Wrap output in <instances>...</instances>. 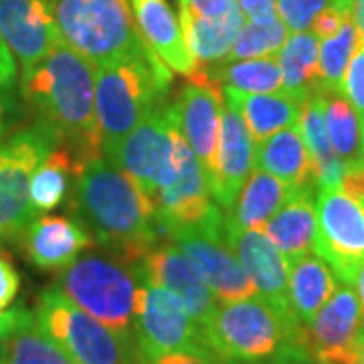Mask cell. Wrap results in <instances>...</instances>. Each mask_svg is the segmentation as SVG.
Returning a JSON list of instances; mask_svg holds the SVG:
<instances>
[{
	"label": "cell",
	"instance_id": "5",
	"mask_svg": "<svg viewBox=\"0 0 364 364\" xmlns=\"http://www.w3.org/2000/svg\"><path fill=\"white\" fill-rule=\"evenodd\" d=\"M61 43L95 67L152 51L138 33L128 0H57Z\"/></svg>",
	"mask_w": 364,
	"mask_h": 364
},
{
	"label": "cell",
	"instance_id": "37",
	"mask_svg": "<svg viewBox=\"0 0 364 364\" xmlns=\"http://www.w3.org/2000/svg\"><path fill=\"white\" fill-rule=\"evenodd\" d=\"M140 364H229L221 360L215 352H164V354H156L150 358H140Z\"/></svg>",
	"mask_w": 364,
	"mask_h": 364
},
{
	"label": "cell",
	"instance_id": "12",
	"mask_svg": "<svg viewBox=\"0 0 364 364\" xmlns=\"http://www.w3.org/2000/svg\"><path fill=\"white\" fill-rule=\"evenodd\" d=\"M316 253L330 265L340 284H354L364 261V203L340 188L316 195Z\"/></svg>",
	"mask_w": 364,
	"mask_h": 364
},
{
	"label": "cell",
	"instance_id": "1",
	"mask_svg": "<svg viewBox=\"0 0 364 364\" xmlns=\"http://www.w3.org/2000/svg\"><path fill=\"white\" fill-rule=\"evenodd\" d=\"M69 208L91 237L128 267L166 237L152 198L104 158L83 168L69 195Z\"/></svg>",
	"mask_w": 364,
	"mask_h": 364
},
{
	"label": "cell",
	"instance_id": "19",
	"mask_svg": "<svg viewBox=\"0 0 364 364\" xmlns=\"http://www.w3.org/2000/svg\"><path fill=\"white\" fill-rule=\"evenodd\" d=\"M223 239L237 253V259L257 289V296L267 299L279 312L291 316L287 298L289 263L282 255V251L273 245L263 231L253 229H235L225 225Z\"/></svg>",
	"mask_w": 364,
	"mask_h": 364
},
{
	"label": "cell",
	"instance_id": "25",
	"mask_svg": "<svg viewBox=\"0 0 364 364\" xmlns=\"http://www.w3.org/2000/svg\"><path fill=\"white\" fill-rule=\"evenodd\" d=\"M225 102L241 114L253 144L265 142L284 128L298 124L301 104L291 100L284 91L277 93H243L223 87Z\"/></svg>",
	"mask_w": 364,
	"mask_h": 364
},
{
	"label": "cell",
	"instance_id": "9",
	"mask_svg": "<svg viewBox=\"0 0 364 364\" xmlns=\"http://www.w3.org/2000/svg\"><path fill=\"white\" fill-rule=\"evenodd\" d=\"M132 332L140 358L164 352L210 350L203 326L196 324L181 299L150 282H140L136 291Z\"/></svg>",
	"mask_w": 364,
	"mask_h": 364
},
{
	"label": "cell",
	"instance_id": "29",
	"mask_svg": "<svg viewBox=\"0 0 364 364\" xmlns=\"http://www.w3.org/2000/svg\"><path fill=\"white\" fill-rule=\"evenodd\" d=\"M85 164L65 146H55L31 178V200L37 213L51 210L63 203L71 184L75 186Z\"/></svg>",
	"mask_w": 364,
	"mask_h": 364
},
{
	"label": "cell",
	"instance_id": "4",
	"mask_svg": "<svg viewBox=\"0 0 364 364\" xmlns=\"http://www.w3.org/2000/svg\"><path fill=\"white\" fill-rule=\"evenodd\" d=\"M210 350L225 363L265 360L304 344V326L261 296L219 301L203 326Z\"/></svg>",
	"mask_w": 364,
	"mask_h": 364
},
{
	"label": "cell",
	"instance_id": "28",
	"mask_svg": "<svg viewBox=\"0 0 364 364\" xmlns=\"http://www.w3.org/2000/svg\"><path fill=\"white\" fill-rule=\"evenodd\" d=\"M318 55L320 41L312 31L291 33L275 55L284 77L282 90L298 104H304L314 93H320Z\"/></svg>",
	"mask_w": 364,
	"mask_h": 364
},
{
	"label": "cell",
	"instance_id": "31",
	"mask_svg": "<svg viewBox=\"0 0 364 364\" xmlns=\"http://www.w3.org/2000/svg\"><path fill=\"white\" fill-rule=\"evenodd\" d=\"M4 364H75V360L41 328L35 314L25 312L9 338Z\"/></svg>",
	"mask_w": 364,
	"mask_h": 364
},
{
	"label": "cell",
	"instance_id": "23",
	"mask_svg": "<svg viewBox=\"0 0 364 364\" xmlns=\"http://www.w3.org/2000/svg\"><path fill=\"white\" fill-rule=\"evenodd\" d=\"M257 168L273 174L287 184L294 193L318 191L314 178V162L310 150L304 142L298 124L284 128L265 142L255 146Z\"/></svg>",
	"mask_w": 364,
	"mask_h": 364
},
{
	"label": "cell",
	"instance_id": "47",
	"mask_svg": "<svg viewBox=\"0 0 364 364\" xmlns=\"http://www.w3.org/2000/svg\"><path fill=\"white\" fill-rule=\"evenodd\" d=\"M352 287L356 289V296L360 299V308H363L364 314V261L360 263V267H358V272H356V277H354V284Z\"/></svg>",
	"mask_w": 364,
	"mask_h": 364
},
{
	"label": "cell",
	"instance_id": "2",
	"mask_svg": "<svg viewBox=\"0 0 364 364\" xmlns=\"http://www.w3.org/2000/svg\"><path fill=\"white\" fill-rule=\"evenodd\" d=\"M21 91L37 122L57 136L87 166L102 158V132L95 117V65L59 43L43 61L23 71Z\"/></svg>",
	"mask_w": 364,
	"mask_h": 364
},
{
	"label": "cell",
	"instance_id": "48",
	"mask_svg": "<svg viewBox=\"0 0 364 364\" xmlns=\"http://www.w3.org/2000/svg\"><path fill=\"white\" fill-rule=\"evenodd\" d=\"M363 162H364V148H363Z\"/></svg>",
	"mask_w": 364,
	"mask_h": 364
},
{
	"label": "cell",
	"instance_id": "46",
	"mask_svg": "<svg viewBox=\"0 0 364 364\" xmlns=\"http://www.w3.org/2000/svg\"><path fill=\"white\" fill-rule=\"evenodd\" d=\"M301 344V342H299ZM294 346V344H291ZM291 346H287L284 350L279 352V354H275L272 358H265V360H241V363H229V364H291L289 363V348Z\"/></svg>",
	"mask_w": 364,
	"mask_h": 364
},
{
	"label": "cell",
	"instance_id": "11",
	"mask_svg": "<svg viewBox=\"0 0 364 364\" xmlns=\"http://www.w3.org/2000/svg\"><path fill=\"white\" fill-rule=\"evenodd\" d=\"M225 215L215 213L207 223L196 227H170L166 237L186 255L196 273L205 279L219 301H233L257 296L243 265L223 239Z\"/></svg>",
	"mask_w": 364,
	"mask_h": 364
},
{
	"label": "cell",
	"instance_id": "30",
	"mask_svg": "<svg viewBox=\"0 0 364 364\" xmlns=\"http://www.w3.org/2000/svg\"><path fill=\"white\" fill-rule=\"evenodd\" d=\"M324 119L328 138L334 154L346 164L354 166L363 162L364 132L358 114L340 91H322Z\"/></svg>",
	"mask_w": 364,
	"mask_h": 364
},
{
	"label": "cell",
	"instance_id": "42",
	"mask_svg": "<svg viewBox=\"0 0 364 364\" xmlns=\"http://www.w3.org/2000/svg\"><path fill=\"white\" fill-rule=\"evenodd\" d=\"M186 2L203 16H217L225 13L235 0H186Z\"/></svg>",
	"mask_w": 364,
	"mask_h": 364
},
{
	"label": "cell",
	"instance_id": "36",
	"mask_svg": "<svg viewBox=\"0 0 364 364\" xmlns=\"http://www.w3.org/2000/svg\"><path fill=\"white\" fill-rule=\"evenodd\" d=\"M340 93L350 102L354 112L358 114V119L363 124L364 132V41H358L350 63L346 67V73L340 85Z\"/></svg>",
	"mask_w": 364,
	"mask_h": 364
},
{
	"label": "cell",
	"instance_id": "6",
	"mask_svg": "<svg viewBox=\"0 0 364 364\" xmlns=\"http://www.w3.org/2000/svg\"><path fill=\"white\" fill-rule=\"evenodd\" d=\"M138 286L140 282L132 267L117 257L100 253L79 255L55 282V289L79 310L122 334H134L132 326Z\"/></svg>",
	"mask_w": 364,
	"mask_h": 364
},
{
	"label": "cell",
	"instance_id": "39",
	"mask_svg": "<svg viewBox=\"0 0 364 364\" xmlns=\"http://www.w3.org/2000/svg\"><path fill=\"white\" fill-rule=\"evenodd\" d=\"M249 23H267L277 18L275 0H235Z\"/></svg>",
	"mask_w": 364,
	"mask_h": 364
},
{
	"label": "cell",
	"instance_id": "13",
	"mask_svg": "<svg viewBox=\"0 0 364 364\" xmlns=\"http://www.w3.org/2000/svg\"><path fill=\"white\" fill-rule=\"evenodd\" d=\"M363 332L364 314L356 289L340 284L304 330V346L316 364H360Z\"/></svg>",
	"mask_w": 364,
	"mask_h": 364
},
{
	"label": "cell",
	"instance_id": "50",
	"mask_svg": "<svg viewBox=\"0 0 364 364\" xmlns=\"http://www.w3.org/2000/svg\"><path fill=\"white\" fill-rule=\"evenodd\" d=\"M332 2H334V0H332Z\"/></svg>",
	"mask_w": 364,
	"mask_h": 364
},
{
	"label": "cell",
	"instance_id": "33",
	"mask_svg": "<svg viewBox=\"0 0 364 364\" xmlns=\"http://www.w3.org/2000/svg\"><path fill=\"white\" fill-rule=\"evenodd\" d=\"M360 41L356 26L348 16L340 31L330 39L320 41L318 55V75H320V93L322 91H340L346 67L350 63L354 49Z\"/></svg>",
	"mask_w": 364,
	"mask_h": 364
},
{
	"label": "cell",
	"instance_id": "34",
	"mask_svg": "<svg viewBox=\"0 0 364 364\" xmlns=\"http://www.w3.org/2000/svg\"><path fill=\"white\" fill-rule=\"evenodd\" d=\"M289 37L287 26L277 18L267 23H245L239 37L235 39L229 61H245V59H259V57H273L277 55L284 43Z\"/></svg>",
	"mask_w": 364,
	"mask_h": 364
},
{
	"label": "cell",
	"instance_id": "41",
	"mask_svg": "<svg viewBox=\"0 0 364 364\" xmlns=\"http://www.w3.org/2000/svg\"><path fill=\"white\" fill-rule=\"evenodd\" d=\"M16 79V63H14V55L6 47V43L0 37V87L11 90Z\"/></svg>",
	"mask_w": 364,
	"mask_h": 364
},
{
	"label": "cell",
	"instance_id": "45",
	"mask_svg": "<svg viewBox=\"0 0 364 364\" xmlns=\"http://www.w3.org/2000/svg\"><path fill=\"white\" fill-rule=\"evenodd\" d=\"M289 363L291 364H316L314 358L310 356V352L306 350L304 344H294L289 348Z\"/></svg>",
	"mask_w": 364,
	"mask_h": 364
},
{
	"label": "cell",
	"instance_id": "20",
	"mask_svg": "<svg viewBox=\"0 0 364 364\" xmlns=\"http://www.w3.org/2000/svg\"><path fill=\"white\" fill-rule=\"evenodd\" d=\"M26 257L43 272H63L93 245L90 231L75 219L39 217L23 233Z\"/></svg>",
	"mask_w": 364,
	"mask_h": 364
},
{
	"label": "cell",
	"instance_id": "27",
	"mask_svg": "<svg viewBox=\"0 0 364 364\" xmlns=\"http://www.w3.org/2000/svg\"><path fill=\"white\" fill-rule=\"evenodd\" d=\"M296 195L287 184L265 170L255 168L243 184L233 208L225 215V225L235 229L263 231L279 208Z\"/></svg>",
	"mask_w": 364,
	"mask_h": 364
},
{
	"label": "cell",
	"instance_id": "14",
	"mask_svg": "<svg viewBox=\"0 0 364 364\" xmlns=\"http://www.w3.org/2000/svg\"><path fill=\"white\" fill-rule=\"evenodd\" d=\"M168 116L184 142L205 166L208 178L215 168L221 134L223 100L221 85L208 75L207 67H200L195 77L188 79L178 97L168 105Z\"/></svg>",
	"mask_w": 364,
	"mask_h": 364
},
{
	"label": "cell",
	"instance_id": "15",
	"mask_svg": "<svg viewBox=\"0 0 364 364\" xmlns=\"http://www.w3.org/2000/svg\"><path fill=\"white\" fill-rule=\"evenodd\" d=\"M176 172L168 186L160 188L154 200L158 219L164 227H196L207 223L219 207L210 203V186L200 160L184 142L178 130L174 134Z\"/></svg>",
	"mask_w": 364,
	"mask_h": 364
},
{
	"label": "cell",
	"instance_id": "21",
	"mask_svg": "<svg viewBox=\"0 0 364 364\" xmlns=\"http://www.w3.org/2000/svg\"><path fill=\"white\" fill-rule=\"evenodd\" d=\"M132 14L144 43L156 53L168 69L186 79L195 77L200 65L191 55L182 35L181 21L166 0H132Z\"/></svg>",
	"mask_w": 364,
	"mask_h": 364
},
{
	"label": "cell",
	"instance_id": "38",
	"mask_svg": "<svg viewBox=\"0 0 364 364\" xmlns=\"http://www.w3.org/2000/svg\"><path fill=\"white\" fill-rule=\"evenodd\" d=\"M21 287V275L6 257L0 255V312H4L16 298Z\"/></svg>",
	"mask_w": 364,
	"mask_h": 364
},
{
	"label": "cell",
	"instance_id": "7",
	"mask_svg": "<svg viewBox=\"0 0 364 364\" xmlns=\"http://www.w3.org/2000/svg\"><path fill=\"white\" fill-rule=\"evenodd\" d=\"M35 316L75 364H140L134 334H122L102 324L55 287L41 294Z\"/></svg>",
	"mask_w": 364,
	"mask_h": 364
},
{
	"label": "cell",
	"instance_id": "35",
	"mask_svg": "<svg viewBox=\"0 0 364 364\" xmlns=\"http://www.w3.org/2000/svg\"><path fill=\"white\" fill-rule=\"evenodd\" d=\"M328 4H332V0H275L277 16L289 33L310 31L316 16Z\"/></svg>",
	"mask_w": 364,
	"mask_h": 364
},
{
	"label": "cell",
	"instance_id": "44",
	"mask_svg": "<svg viewBox=\"0 0 364 364\" xmlns=\"http://www.w3.org/2000/svg\"><path fill=\"white\" fill-rule=\"evenodd\" d=\"M350 18L364 41V0H350Z\"/></svg>",
	"mask_w": 364,
	"mask_h": 364
},
{
	"label": "cell",
	"instance_id": "40",
	"mask_svg": "<svg viewBox=\"0 0 364 364\" xmlns=\"http://www.w3.org/2000/svg\"><path fill=\"white\" fill-rule=\"evenodd\" d=\"M26 310L23 308H14L4 312V316L0 318V364H4V356H6V346H9V338L13 334L14 326L21 322V318L25 316Z\"/></svg>",
	"mask_w": 364,
	"mask_h": 364
},
{
	"label": "cell",
	"instance_id": "26",
	"mask_svg": "<svg viewBox=\"0 0 364 364\" xmlns=\"http://www.w3.org/2000/svg\"><path fill=\"white\" fill-rule=\"evenodd\" d=\"M336 287V275L318 253L289 261L287 298L291 316L299 326L308 328L312 324L316 314L324 308Z\"/></svg>",
	"mask_w": 364,
	"mask_h": 364
},
{
	"label": "cell",
	"instance_id": "49",
	"mask_svg": "<svg viewBox=\"0 0 364 364\" xmlns=\"http://www.w3.org/2000/svg\"><path fill=\"white\" fill-rule=\"evenodd\" d=\"M2 316H4V312H0V318H2Z\"/></svg>",
	"mask_w": 364,
	"mask_h": 364
},
{
	"label": "cell",
	"instance_id": "18",
	"mask_svg": "<svg viewBox=\"0 0 364 364\" xmlns=\"http://www.w3.org/2000/svg\"><path fill=\"white\" fill-rule=\"evenodd\" d=\"M255 164V144L241 114L231 104H223L221 134L215 154V168L208 176L210 196L223 210H231Z\"/></svg>",
	"mask_w": 364,
	"mask_h": 364
},
{
	"label": "cell",
	"instance_id": "10",
	"mask_svg": "<svg viewBox=\"0 0 364 364\" xmlns=\"http://www.w3.org/2000/svg\"><path fill=\"white\" fill-rule=\"evenodd\" d=\"M176 128L170 122L168 104L152 109L134 130L104 154V160L124 170L150 198L168 186L176 172ZM154 203V200H152Z\"/></svg>",
	"mask_w": 364,
	"mask_h": 364
},
{
	"label": "cell",
	"instance_id": "16",
	"mask_svg": "<svg viewBox=\"0 0 364 364\" xmlns=\"http://www.w3.org/2000/svg\"><path fill=\"white\" fill-rule=\"evenodd\" d=\"M130 267L138 282H150L172 291L198 326L207 324L217 308V298L210 287L172 241L154 245Z\"/></svg>",
	"mask_w": 364,
	"mask_h": 364
},
{
	"label": "cell",
	"instance_id": "17",
	"mask_svg": "<svg viewBox=\"0 0 364 364\" xmlns=\"http://www.w3.org/2000/svg\"><path fill=\"white\" fill-rule=\"evenodd\" d=\"M55 4L57 0H0V37L23 71L37 65L61 43Z\"/></svg>",
	"mask_w": 364,
	"mask_h": 364
},
{
	"label": "cell",
	"instance_id": "22",
	"mask_svg": "<svg viewBox=\"0 0 364 364\" xmlns=\"http://www.w3.org/2000/svg\"><path fill=\"white\" fill-rule=\"evenodd\" d=\"M245 25V16L233 2L227 11L217 16H203L181 0V26L186 47L200 67L227 63L235 39Z\"/></svg>",
	"mask_w": 364,
	"mask_h": 364
},
{
	"label": "cell",
	"instance_id": "24",
	"mask_svg": "<svg viewBox=\"0 0 364 364\" xmlns=\"http://www.w3.org/2000/svg\"><path fill=\"white\" fill-rule=\"evenodd\" d=\"M265 237L282 251L287 263L316 253V191H299L263 227Z\"/></svg>",
	"mask_w": 364,
	"mask_h": 364
},
{
	"label": "cell",
	"instance_id": "32",
	"mask_svg": "<svg viewBox=\"0 0 364 364\" xmlns=\"http://www.w3.org/2000/svg\"><path fill=\"white\" fill-rule=\"evenodd\" d=\"M207 71L221 87H231L243 93H277L284 85L282 69L275 55L229 61L223 67H207Z\"/></svg>",
	"mask_w": 364,
	"mask_h": 364
},
{
	"label": "cell",
	"instance_id": "43",
	"mask_svg": "<svg viewBox=\"0 0 364 364\" xmlns=\"http://www.w3.org/2000/svg\"><path fill=\"white\" fill-rule=\"evenodd\" d=\"M11 109H13V102L9 100L6 90L0 87V140L4 136V132L9 128V122H11Z\"/></svg>",
	"mask_w": 364,
	"mask_h": 364
},
{
	"label": "cell",
	"instance_id": "8",
	"mask_svg": "<svg viewBox=\"0 0 364 364\" xmlns=\"http://www.w3.org/2000/svg\"><path fill=\"white\" fill-rule=\"evenodd\" d=\"M55 146L57 136L41 122L0 140V241L23 237L37 219L31 178Z\"/></svg>",
	"mask_w": 364,
	"mask_h": 364
},
{
	"label": "cell",
	"instance_id": "3",
	"mask_svg": "<svg viewBox=\"0 0 364 364\" xmlns=\"http://www.w3.org/2000/svg\"><path fill=\"white\" fill-rule=\"evenodd\" d=\"M170 69L154 51L95 67V117L102 132V158L152 109L166 104Z\"/></svg>",
	"mask_w": 364,
	"mask_h": 364
}]
</instances>
